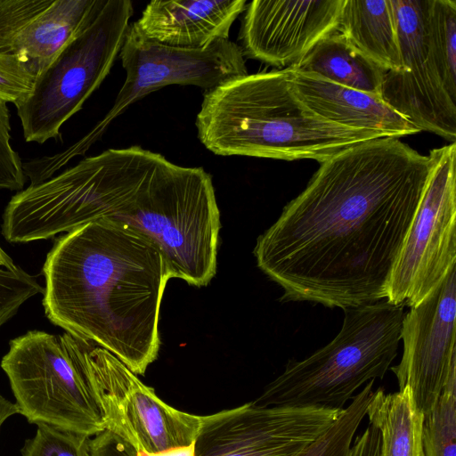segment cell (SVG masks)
I'll use <instances>...</instances> for the list:
<instances>
[{
  "mask_svg": "<svg viewBox=\"0 0 456 456\" xmlns=\"http://www.w3.org/2000/svg\"><path fill=\"white\" fill-rule=\"evenodd\" d=\"M435 163L397 137L325 161L256 240L257 266L281 300L352 308L386 299L387 281Z\"/></svg>",
  "mask_w": 456,
  "mask_h": 456,
  "instance_id": "obj_1",
  "label": "cell"
},
{
  "mask_svg": "<svg viewBox=\"0 0 456 456\" xmlns=\"http://www.w3.org/2000/svg\"><path fill=\"white\" fill-rule=\"evenodd\" d=\"M5 217L19 243L110 221L151 241L170 278L202 287L216 273L221 224L211 175L139 145L86 157L28 185L12 197Z\"/></svg>",
  "mask_w": 456,
  "mask_h": 456,
  "instance_id": "obj_2",
  "label": "cell"
},
{
  "mask_svg": "<svg viewBox=\"0 0 456 456\" xmlns=\"http://www.w3.org/2000/svg\"><path fill=\"white\" fill-rule=\"evenodd\" d=\"M43 273L47 319L101 346L136 375L159 354L161 301L170 275L159 249L106 220L54 240Z\"/></svg>",
  "mask_w": 456,
  "mask_h": 456,
  "instance_id": "obj_3",
  "label": "cell"
},
{
  "mask_svg": "<svg viewBox=\"0 0 456 456\" xmlns=\"http://www.w3.org/2000/svg\"><path fill=\"white\" fill-rule=\"evenodd\" d=\"M289 69L247 74L205 91L197 134L218 156L314 159L387 134L327 121L307 109L289 83Z\"/></svg>",
  "mask_w": 456,
  "mask_h": 456,
  "instance_id": "obj_4",
  "label": "cell"
},
{
  "mask_svg": "<svg viewBox=\"0 0 456 456\" xmlns=\"http://www.w3.org/2000/svg\"><path fill=\"white\" fill-rule=\"evenodd\" d=\"M404 305L387 299L344 309L338 334L284 370L252 403L259 406L344 409L354 393L382 379L397 355Z\"/></svg>",
  "mask_w": 456,
  "mask_h": 456,
  "instance_id": "obj_5",
  "label": "cell"
},
{
  "mask_svg": "<svg viewBox=\"0 0 456 456\" xmlns=\"http://www.w3.org/2000/svg\"><path fill=\"white\" fill-rule=\"evenodd\" d=\"M403 70L386 71L381 98L427 131L456 142V1L392 0Z\"/></svg>",
  "mask_w": 456,
  "mask_h": 456,
  "instance_id": "obj_6",
  "label": "cell"
},
{
  "mask_svg": "<svg viewBox=\"0 0 456 456\" xmlns=\"http://www.w3.org/2000/svg\"><path fill=\"white\" fill-rule=\"evenodd\" d=\"M86 340L68 332L28 330L9 342L1 360L15 405L29 423L92 437L106 422L88 380Z\"/></svg>",
  "mask_w": 456,
  "mask_h": 456,
  "instance_id": "obj_7",
  "label": "cell"
},
{
  "mask_svg": "<svg viewBox=\"0 0 456 456\" xmlns=\"http://www.w3.org/2000/svg\"><path fill=\"white\" fill-rule=\"evenodd\" d=\"M130 0H105L93 20L37 77L30 94L16 105L23 136L45 143L101 86L119 55L133 15Z\"/></svg>",
  "mask_w": 456,
  "mask_h": 456,
  "instance_id": "obj_8",
  "label": "cell"
},
{
  "mask_svg": "<svg viewBox=\"0 0 456 456\" xmlns=\"http://www.w3.org/2000/svg\"><path fill=\"white\" fill-rule=\"evenodd\" d=\"M118 56L126 78L112 107L78 142L51 157L56 169L84 155L116 118L151 93L172 85L195 86L208 91L248 74L240 46L229 38L202 49L177 48L146 39L133 24L127 28Z\"/></svg>",
  "mask_w": 456,
  "mask_h": 456,
  "instance_id": "obj_9",
  "label": "cell"
},
{
  "mask_svg": "<svg viewBox=\"0 0 456 456\" xmlns=\"http://www.w3.org/2000/svg\"><path fill=\"white\" fill-rule=\"evenodd\" d=\"M341 410L259 406L252 402L204 415L194 456H297L339 416ZM89 456H135L134 448L109 430L90 439Z\"/></svg>",
  "mask_w": 456,
  "mask_h": 456,
  "instance_id": "obj_10",
  "label": "cell"
},
{
  "mask_svg": "<svg viewBox=\"0 0 456 456\" xmlns=\"http://www.w3.org/2000/svg\"><path fill=\"white\" fill-rule=\"evenodd\" d=\"M435 163L391 270L386 299L416 305L455 266L456 142L433 149Z\"/></svg>",
  "mask_w": 456,
  "mask_h": 456,
  "instance_id": "obj_11",
  "label": "cell"
},
{
  "mask_svg": "<svg viewBox=\"0 0 456 456\" xmlns=\"http://www.w3.org/2000/svg\"><path fill=\"white\" fill-rule=\"evenodd\" d=\"M85 363L105 430L126 440L136 452L159 453L195 442L204 416L166 403L116 356L88 341Z\"/></svg>",
  "mask_w": 456,
  "mask_h": 456,
  "instance_id": "obj_12",
  "label": "cell"
},
{
  "mask_svg": "<svg viewBox=\"0 0 456 456\" xmlns=\"http://www.w3.org/2000/svg\"><path fill=\"white\" fill-rule=\"evenodd\" d=\"M455 266L423 300L404 314L401 326L403 349L399 364L390 367L399 390L411 389L426 416L435 406L456 364Z\"/></svg>",
  "mask_w": 456,
  "mask_h": 456,
  "instance_id": "obj_13",
  "label": "cell"
},
{
  "mask_svg": "<svg viewBox=\"0 0 456 456\" xmlns=\"http://www.w3.org/2000/svg\"><path fill=\"white\" fill-rule=\"evenodd\" d=\"M345 0H254L243 12L244 56L289 68L338 28Z\"/></svg>",
  "mask_w": 456,
  "mask_h": 456,
  "instance_id": "obj_14",
  "label": "cell"
},
{
  "mask_svg": "<svg viewBox=\"0 0 456 456\" xmlns=\"http://www.w3.org/2000/svg\"><path fill=\"white\" fill-rule=\"evenodd\" d=\"M245 0H155L132 24L146 39L177 48L202 49L228 39Z\"/></svg>",
  "mask_w": 456,
  "mask_h": 456,
  "instance_id": "obj_15",
  "label": "cell"
},
{
  "mask_svg": "<svg viewBox=\"0 0 456 456\" xmlns=\"http://www.w3.org/2000/svg\"><path fill=\"white\" fill-rule=\"evenodd\" d=\"M289 69V83L302 103L316 116L331 123L377 131L389 137L420 132L381 97L349 88L314 73Z\"/></svg>",
  "mask_w": 456,
  "mask_h": 456,
  "instance_id": "obj_16",
  "label": "cell"
},
{
  "mask_svg": "<svg viewBox=\"0 0 456 456\" xmlns=\"http://www.w3.org/2000/svg\"><path fill=\"white\" fill-rule=\"evenodd\" d=\"M105 0H53L12 39L10 53L26 61L37 76L96 16Z\"/></svg>",
  "mask_w": 456,
  "mask_h": 456,
  "instance_id": "obj_17",
  "label": "cell"
},
{
  "mask_svg": "<svg viewBox=\"0 0 456 456\" xmlns=\"http://www.w3.org/2000/svg\"><path fill=\"white\" fill-rule=\"evenodd\" d=\"M338 29L385 71L403 70L392 0H345Z\"/></svg>",
  "mask_w": 456,
  "mask_h": 456,
  "instance_id": "obj_18",
  "label": "cell"
},
{
  "mask_svg": "<svg viewBox=\"0 0 456 456\" xmlns=\"http://www.w3.org/2000/svg\"><path fill=\"white\" fill-rule=\"evenodd\" d=\"M290 68L381 97L386 71L355 48L338 29L322 38Z\"/></svg>",
  "mask_w": 456,
  "mask_h": 456,
  "instance_id": "obj_19",
  "label": "cell"
},
{
  "mask_svg": "<svg viewBox=\"0 0 456 456\" xmlns=\"http://www.w3.org/2000/svg\"><path fill=\"white\" fill-rule=\"evenodd\" d=\"M366 416L379 432V456H425L424 415L409 387L389 394L378 388L373 392Z\"/></svg>",
  "mask_w": 456,
  "mask_h": 456,
  "instance_id": "obj_20",
  "label": "cell"
},
{
  "mask_svg": "<svg viewBox=\"0 0 456 456\" xmlns=\"http://www.w3.org/2000/svg\"><path fill=\"white\" fill-rule=\"evenodd\" d=\"M422 444L425 456H456V364L435 406L424 416Z\"/></svg>",
  "mask_w": 456,
  "mask_h": 456,
  "instance_id": "obj_21",
  "label": "cell"
},
{
  "mask_svg": "<svg viewBox=\"0 0 456 456\" xmlns=\"http://www.w3.org/2000/svg\"><path fill=\"white\" fill-rule=\"evenodd\" d=\"M374 381L364 385L330 428L297 456H348L356 431L366 416L367 407L373 395Z\"/></svg>",
  "mask_w": 456,
  "mask_h": 456,
  "instance_id": "obj_22",
  "label": "cell"
},
{
  "mask_svg": "<svg viewBox=\"0 0 456 456\" xmlns=\"http://www.w3.org/2000/svg\"><path fill=\"white\" fill-rule=\"evenodd\" d=\"M33 437L27 439L21 456H89V436L48 425H37Z\"/></svg>",
  "mask_w": 456,
  "mask_h": 456,
  "instance_id": "obj_23",
  "label": "cell"
},
{
  "mask_svg": "<svg viewBox=\"0 0 456 456\" xmlns=\"http://www.w3.org/2000/svg\"><path fill=\"white\" fill-rule=\"evenodd\" d=\"M44 288L21 267L0 266V328L29 298L43 294Z\"/></svg>",
  "mask_w": 456,
  "mask_h": 456,
  "instance_id": "obj_24",
  "label": "cell"
},
{
  "mask_svg": "<svg viewBox=\"0 0 456 456\" xmlns=\"http://www.w3.org/2000/svg\"><path fill=\"white\" fill-rule=\"evenodd\" d=\"M37 74L14 53H0V102L15 106L32 92Z\"/></svg>",
  "mask_w": 456,
  "mask_h": 456,
  "instance_id": "obj_25",
  "label": "cell"
},
{
  "mask_svg": "<svg viewBox=\"0 0 456 456\" xmlns=\"http://www.w3.org/2000/svg\"><path fill=\"white\" fill-rule=\"evenodd\" d=\"M53 0H0V53H10L15 35Z\"/></svg>",
  "mask_w": 456,
  "mask_h": 456,
  "instance_id": "obj_26",
  "label": "cell"
},
{
  "mask_svg": "<svg viewBox=\"0 0 456 456\" xmlns=\"http://www.w3.org/2000/svg\"><path fill=\"white\" fill-rule=\"evenodd\" d=\"M26 175L23 162L11 145L10 112L0 102V190H23Z\"/></svg>",
  "mask_w": 456,
  "mask_h": 456,
  "instance_id": "obj_27",
  "label": "cell"
},
{
  "mask_svg": "<svg viewBox=\"0 0 456 456\" xmlns=\"http://www.w3.org/2000/svg\"><path fill=\"white\" fill-rule=\"evenodd\" d=\"M380 435L378 428L369 423L351 445L348 456H379Z\"/></svg>",
  "mask_w": 456,
  "mask_h": 456,
  "instance_id": "obj_28",
  "label": "cell"
},
{
  "mask_svg": "<svg viewBox=\"0 0 456 456\" xmlns=\"http://www.w3.org/2000/svg\"><path fill=\"white\" fill-rule=\"evenodd\" d=\"M18 413V409L15 403L0 394V430L3 424L9 418Z\"/></svg>",
  "mask_w": 456,
  "mask_h": 456,
  "instance_id": "obj_29",
  "label": "cell"
},
{
  "mask_svg": "<svg viewBox=\"0 0 456 456\" xmlns=\"http://www.w3.org/2000/svg\"><path fill=\"white\" fill-rule=\"evenodd\" d=\"M135 456H194V443L189 446L172 449L159 453L136 452Z\"/></svg>",
  "mask_w": 456,
  "mask_h": 456,
  "instance_id": "obj_30",
  "label": "cell"
},
{
  "mask_svg": "<svg viewBox=\"0 0 456 456\" xmlns=\"http://www.w3.org/2000/svg\"><path fill=\"white\" fill-rule=\"evenodd\" d=\"M15 264L10 256L2 248L0 245V266L12 267Z\"/></svg>",
  "mask_w": 456,
  "mask_h": 456,
  "instance_id": "obj_31",
  "label": "cell"
}]
</instances>
